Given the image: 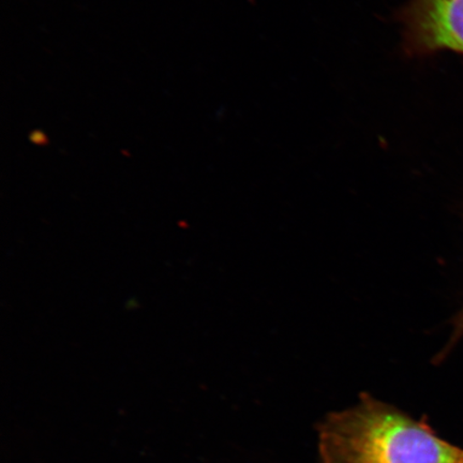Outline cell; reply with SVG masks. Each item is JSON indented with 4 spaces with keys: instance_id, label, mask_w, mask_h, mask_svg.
<instances>
[{
    "instance_id": "obj_2",
    "label": "cell",
    "mask_w": 463,
    "mask_h": 463,
    "mask_svg": "<svg viewBox=\"0 0 463 463\" xmlns=\"http://www.w3.org/2000/svg\"><path fill=\"white\" fill-rule=\"evenodd\" d=\"M396 16L409 57L443 51L463 55V0H410Z\"/></svg>"
},
{
    "instance_id": "obj_1",
    "label": "cell",
    "mask_w": 463,
    "mask_h": 463,
    "mask_svg": "<svg viewBox=\"0 0 463 463\" xmlns=\"http://www.w3.org/2000/svg\"><path fill=\"white\" fill-rule=\"evenodd\" d=\"M318 451L321 463H463V449L370 393L326 416L318 426Z\"/></svg>"
},
{
    "instance_id": "obj_3",
    "label": "cell",
    "mask_w": 463,
    "mask_h": 463,
    "mask_svg": "<svg viewBox=\"0 0 463 463\" xmlns=\"http://www.w3.org/2000/svg\"><path fill=\"white\" fill-rule=\"evenodd\" d=\"M463 337V309L456 316L453 321V333H451L450 339L444 349L439 352L437 356L438 361H442L449 353L454 349L455 345L458 344V341Z\"/></svg>"
}]
</instances>
